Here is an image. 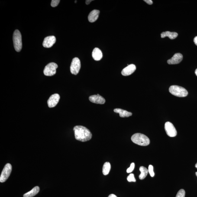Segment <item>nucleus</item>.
Segmentation results:
<instances>
[{"mask_svg":"<svg viewBox=\"0 0 197 197\" xmlns=\"http://www.w3.org/2000/svg\"><path fill=\"white\" fill-rule=\"evenodd\" d=\"M75 138L82 142L87 141L92 137V133L86 127L82 126H76L74 127Z\"/></svg>","mask_w":197,"mask_h":197,"instance_id":"1","label":"nucleus"},{"mask_svg":"<svg viewBox=\"0 0 197 197\" xmlns=\"http://www.w3.org/2000/svg\"><path fill=\"white\" fill-rule=\"evenodd\" d=\"M132 141L136 144L142 146H146L150 144V140L148 137L141 133H136L132 136Z\"/></svg>","mask_w":197,"mask_h":197,"instance_id":"2","label":"nucleus"},{"mask_svg":"<svg viewBox=\"0 0 197 197\" xmlns=\"http://www.w3.org/2000/svg\"><path fill=\"white\" fill-rule=\"evenodd\" d=\"M169 91L171 94L179 97H184L187 96L188 92L185 88L178 85H172L169 88Z\"/></svg>","mask_w":197,"mask_h":197,"instance_id":"3","label":"nucleus"},{"mask_svg":"<svg viewBox=\"0 0 197 197\" xmlns=\"http://www.w3.org/2000/svg\"><path fill=\"white\" fill-rule=\"evenodd\" d=\"M14 48L17 52L21 51L22 47V39L21 33L19 30H16L13 35Z\"/></svg>","mask_w":197,"mask_h":197,"instance_id":"4","label":"nucleus"},{"mask_svg":"<svg viewBox=\"0 0 197 197\" xmlns=\"http://www.w3.org/2000/svg\"><path fill=\"white\" fill-rule=\"evenodd\" d=\"M58 68V65L54 63H50L45 66L43 73L46 76H51L55 74L56 69Z\"/></svg>","mask_w":197,"mask_h":197,"instance_id":"5","label":"nucleus"},{"mask_svg":"<svg viewBox=\"0 0 197 197\" xmlns=\"http://www.w3.org/2000/svg\"><path fill=\"white\" fill-rule=\"evenodd\" d=\"M12 171V166L9 163H7L3 170L0 177V182H5L8 179Z\"/></svg>","mask_w":197,"mask_h":197,"instance_id":"6","label":"nucleus"},{"mask_svg":"<svg viewBox=\"0 0 197 197\" xmlns=\"http://www.w3.org/2000/svg\"><path fill=\"white\" fill-rule=\"evenodd\" d=\"M81 63L80 60L77 57L74 58L72 61L70 66L71 73L72 74L77 75L80 70Z\"/></svg>","mask_w":197,"mask_h":197,"instance_id":"7","label":"nucleus"},{"mask_svg":"<svg viewBox=\"0 0 197 197\" xmlns=\"http://www.w3.org/2000/svg\"><path fill=\"white\" fill-rule=\"evenodd\" d=\"M165 129L169 137H175L177 134L176 128L172 123L167 122L165 124Z\"/></svg>","mask_w":197,"mask_h":197,"instance_id":"8","label":"nucleus"},{"mask_svg":"<svg viewBox=\"0 0 197 197\" xmlns=\"http://www.w3.org/2000/svg\"><path fill=\"white\" fill-rule=\"evenodd\" d=\"M60 96L59 94H55L52 95L48 101V106L49 108H53L55 107L59 102Z\"/></svg>","mask_w":197,"mask_h":197,"instance_id":"9","label":"nucleus"},{"mask_svg":"<svg viewBox=\"0 0 197 197\" xmlns=\"http://www.w3.org/2000/svg\"><path fill=\"white\" fill-rule=\"evenodd\" d=\"M56 42V38L54 36H49L45 38L43 42V46L45 48H50Z\"/></svg>","mask_w":197,"mask_h":197,"instance_id":"10","label":"nucleus"},{"mask_svg":"<svg viewBox=\"0 0 197 197\" xmlns=\"http://www.w3.org/2000/svg\"><path fill=\"white\" fill-rule=\"evenodd\" d=\"M183 59V56L180 53H177L174 55L171 58L167 61L169 64H176L180 63Z\"/></svg>","mask_w":197,"mask_h":197,"instance_id":"11","label":"nucleus"},{"mask_svg":"<svg viewBox=\"0 0 197 197\" xmlns=\"http://www.w3.org/2000/svg\"><path fill=\"white\" fill-rule=\"evenodd\" d=\"M89 99L91 102L96 104L102 105L105 103V98L98 94L91 96H89Z\"/></svg>","mask_w":197,"mask_h":197,"instance_id":"12","label":"nucleus"},{"mask_svg":"<svg viewBox=\"0 0 197 197\" xmlns=\"http://www.w3.org/2000/svg\"><path fill=\"white\" fill-rule=\"evenodd\" d=\"M136 69V67L135 65L133 64L128 65L127 67L124 68L123 69L121 73L123 76H129L134 73Z\"/></svg>","mask_w":197,"mask_h":197,"instance_id":"13","label":"nucleus"},{"mask_svg":"<svg viewBox=\"0 0 197 197\" xmlns=\"http://www.w3.org/2000/svg\"><path fill=\"white\" fill-rule=\"evenodd\" d=\"M100 11L98 10H94L91 11L88 16V21L92 23L96 21L98 18Z\"/></svg>","mask_w":197,"mask_h":197,"instance_id":"14","label":"nucleus"},{"mask_svg":"<svg viewBox=\"0 0 197 197\" xmlns=\"http://www.w3.org/2000/svg\"><path fill=\"white\" fill-rule=\"evenodd\" d=\"M92 57L95 61L101 60L102 58L103 54L100 49L97 48H94L92 52Z\"/></svg>","mask_w":197,"mask_h":197,"instance_id":"15","label":"nucleus"},{"mask_svg":"<svg viewBox=\"0 0 197 197\" xmlns=\"http://www.w3.org/2000/svg\"><path fill=\"white\" fill-rule=\"evenodd\" d=\"M114 112L117 113L119 114L120 117L122 118L129 117L132 115L131 112H128V111L121 109V108H115L114 109Z\"/></svg>","mask_w":197,"mask_h":197,"instance_id":"16","label":"nucleus"},{"mask_svg":"<svg viewBox=\"0 0 197 197\" xmlns=\"http://www.w3.org/2000/svg\"><path fill=\"white\" fill-rule=\"evenodd\" d=\"M161 36L162 38H164L165 37H167L171 40H173L177 37L178 34L177 33L175 32L166 31L161 33Z\"/></svg>","mask_w":197,"mask_h":197,"instance_id":"17","label":"nucleus"},{"mask_svg":"<svg viewBox=\"0 0 197 197\" xmlns=\"http://www.w3.org/2000/svg\"><path fill=\"white\" fill-rule=\"evenodd\" d=\"M40 189L38 186H36L31 191L24 194V197H33L35 196L40 191Z\"/></svg>","mask_w":197,"mask_h":197,"instance_id":"18","label":"nucleus"},{"mask_svg":"<svg viewBox=\"0 0 197 197\" xmlns=\"http://www.w3.org/2000/svg\"><path fill=\"white\" fill-rule=\"evenodd\" d=\"M140 170L141 173L139 175V179L140 180L144 179L147 176V174L149 172L148 170L144 166H141L140 168Z\"/></svg>","mask_w":197,"mask_h":197,"instance_id":"19","label":"nucleus"},{"mask_svg":"<svg viewBox=\"0 0 197 197\" xmlns=\"http://www.w3.org/2000/svg\"><path fill=\"white\" fill-rule=\"evenodd\" d=\"M111 169L110 163L109 162H106L105 163L103 167V173L105 175L108 174Z\"/></svg>","mask_w":197,"mask_h":197,"instance_id":"20","label":"nucleus"},{"mask_svg":"<svg viewBox=\"0 0 197 197\" xmlns=\"http://www.w3.org/2000/svg\"><path fill=\"white\" fill-rule=\"evenodd\" d=\"M185 191L183 189H181L178 191L176 197H185Z\"/></svg>","mask_w":197,"mask_h":197,"instance_id":"21","label":"nucleus"},{"mask_svg":"<svg viewBox=\"0 0 197 197\" xmlns=\"http://www.w3.org/2000/svg\"><path fill=\"white\" fill-rule=\"evenodd\" d=\"M127 180L129 182H136V179L135 178L134 175L133 173L130 174L127 177Z\"/></svg>","mask_w":197,"mask_h":197,"instance_id":"22","label":"nucleus"},{"mask_svg":"<svg viewBox=\"0 0 197 197\" xmlns=\"http://www.w3.org/2000/svg\"><path fill=\"white\" fill-rule=\"evenodd\" d=\"M148 172L149 173L150 176L153 177L154 176V173L153 171V167L152 165H149L148 167Z\"/></svg>","mask_w":197,"mask_h":197,"instance_id":"23","label":"nucleus"},{"mask_svg":"<svg viewBox=\"0 0 197 197\" xmlns=\"http://www.w3.org/2000/svg\"><path fill=\"white\" fill-rule=\"evenodd\" d=\"M135 167V164L134 163H132L130 165V167L128 168L127 170V173H131L134 170Z\"/></svg>","mask_w":197,"mask_h":197,"instance_id":"24","label":"nucleus"},{"mask_svg":"<svg viewBox=\"0 0 197 197\" xmlns=\"http://www.w3.org/2000/svg\"><path fill=\"white\" fill-rule=\"evenodd\" d=\"M60 2V0H52V1L51 6L52 7L57 6Z\"/></svg>","mask_w":197,"mask_h":197,"instance_id":"25","label":"nucleus"},{"mask_svg":"<svg viewBox=\"0 0 197 197\" xmlns=\"http://www.w3.org/2000/svg\"><path fill=\"white\" fill-rule=\"evenodd\" d=\"M144 1L149 5H151L153 4V1L152 0H144Z\"/></svg>","mask_w":197,"mask_h":197,"instance_id":"26","label":"nucleus"},{"mask_svg":"<svg viewBox=\"0 0 197 197\" xmlns=\"http://www.w3.org/2000/svg\"><path fill=\"white\" fill-rule=\"evenodd\" d=\"M92 1V0H87L85 1V3H86V5H88Z\"/></svg>","mask_w":197,"mask_h":197,"instance_id":"27","label":"nucleus"},{"mask_svg":"<svg viewBox=\"0 0 197 197\" xmlns=\"http://www.w3.org/2000/svg\"><path fill=\"white\" fill-rule=\"evenodd\" d=\"M194 41L196 45L197 46V36L195 37L194 38Z\"/></svg>","mask_w":197,"mask_h":197,"instance_id":"28","label":"nucleus"},{"mask_svg":"<svg viewBox=\"0 0 197 197\" xmlns=\"http://www.w3.org/2000/svg\"><path fill=\"white\" fill-rule=\"evenodd\" d=\"M108 197H117L115 195H114V194H112L109 195V196H108Z\"/></svg>","mask_w":197,"mask_h":197,"instance_id":"29","label":"nucleus"},{"mask_svg":"<svg viewBox=\"0 0 197 197\" xmlns=\"http://www.w3.org/2000/svg\"><path fill=\"white\" fill-rule=\"evenodd\" d=\"M195 74L197 76V69H196V70H195Z\"/></svg>","mask_w":197,"mask_h":197,"instance_id":"30","label":"nucleus"},{"mask_svg":"<svg viewBox=\"0 0 197 197\" xmlns=\"http://www.w3.org/2000/svg\"><path fill=\"white\" fill-rule=\"evenodd\" d=\"M195 166V167L197 168V163H196V164Z\"/></svg>","mask_w":197,"mask_h":197,"instance_id":"31","label":"nucleus"},{"mask_svg":"<svg viewBox=\"0 0 197 197\" xmlns=\"http://www.w3.org/2000/svg\"><path fill=\"white\" fill-rule=\"evenodd\" d=\"M196 176L197 177V172H196Z\"/></svg>","mask_w":197,"mask_h":197,"instance_id":"32","label":"nucleus"},{"mask_svg":"<svg viewBox=\"0 0 197 197\" xmlns=\"http://www.w3.org/2000/svg\"><path fill=\"white\" fill-rule=\"evenodd\" d=\"M76 2H77V1H75V3H76Z\"/></svg>","mask_w":197,"mask_h":197,"instance_id":"33","label":"nucleus"}]
</instances>
